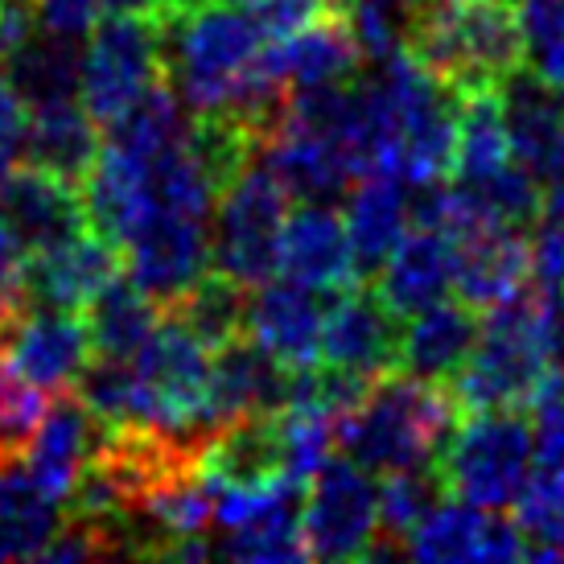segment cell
Masks as SVG:
<instances>
[{"label":"cell","mask_w":564,"mask_h":564,"mask_svg":"<svg viewBox=\"0 0 564 564\" xmlns=\"http://www.w3.org/2000/svg\"><path fill=\"white\" fill-rule=\"evenodd\" d=\"M457 424V404L445 388L404 371L379 376L355 408L334 416V449L371 474L437 462Z\"/></svg>","instance_id":"cell-1"},{"label":"cell","mask_w":564,"mask_h":564,"mask_svg":"<svg viewBox=\"0 0 564 564\" xmlns=\"http://www.w3.org/2000/svg\"><path fill=\"white\" fill-rule=\"evenodd\" d=\"M408 54L454 91H499L528 66L516 0H421Z\"/></svg>","instance_id":"cell-2"},{"label":"cell","mask_w":564,"mask_h":564,"mask_svg":"<svg viewBox=\"0 0 564 564\" xmlns=\"http://www.w3.org/2000/svg\"><path fill=\"white\" fill-rule=\"evenodd\" d=\"M158 30L165 42V79L189 116L223 111L268 46L239 0H198Z\"/></svg>","instance_id":"cell-3"},{"label":"cell","mask_w":564,"mask_h":564,"mask_svg":"<svg viewBox=\"0 0 564 564\" xmlns=\"http://www.w3.org/2000/svg\"><path fill=\"white\" fill-rule=\"evenodd\" d=\"M552 376L544 350V297L532 284L516 297L482 310V329L466 367L449 379V400L457 412L486 408H528L540 383Z\"/></svg>","instance_id":"cell-4"},{"label":"cell","mask_w":564,"mask_h":564,"mask_svg":"<svg viewBox=\"0 0 564 564\" xmlns=\"http://www.w3.org/2000/svg\"><path fill=\"white\" fill-rule=\"evenodd\" d=\"M532 433L519 408L466 412V421L454 424L437 457L445 490L482 511L511 507L532 478Z\"/></svg>","instance_id":"cell-5"},{"label":"cell","mask_w":564,"mask_h":564,"mask_svg":"<svg viewBox=\"0 0 564 564\" xmlns=\"http://www.w3.org/2000/svg\"><path fill=\"white\" fill-rule=\"evenodd\" d=\"M289 189L276 182L260 158H251L231 186L215 203V236H210V268L256 289L276 276V248L289 219Z\"/></svg>","instance_id":"cell-6"},{"label":"cell","mask_w":564,"mask_h":564,"mask_svg":"<svg viewBox=\"0 0 564 564\" xmlns=\"http://www.w3.org/2000/svg\"><path fill=\"white\" fill-rule=\"evenodd\" d=\"M83 50L79 104L99 132L120 120L158 79H165V42L153 17L108 13L87 33Z\"/></svg>","instance_id":"cell-7"},{"label":"cell","mask_w":564,"mask_h":564,"mask_svg":"<svg viewBox=\"0 0 564 564\" xmlns=\"http://www.w3.org/2000/svg\"><path fill=\"white\" fill-rule=\"evenodd\" d=\"M379 535V486L371 470L329 457L305 482L301 540L305 561H362Z\"/></svg>","instance_id":"cell-8"},{"label":"cell","mask_w":564,"mask_h":564,"mask_svg":"<svg viewBox=\"0 0 564 564\" xmlns=\"http://www.w3.org/2000/svg\"><path fill=\"white\" fill-rule=\"evenodd\" d=\"M400 314L379 297V289L367 281L346 284L329 293V305H322L317 359L362 379H379L400 362Z\"/></svg>","instance_id":"cell-9"},{"label":"cell","mask_w":564,"mask_h":564,"mask_svg":"<svg viewBox=\"0 0 564 564\" xmlns=\"http://www.w3.org/2000/svg\"><path fill=\"white\" fill-rule=\"evenodd\" d=\"M120 251L128 276L165 310L210 268V219L153 210Z\"/></svg>","instance_id":"cell-10"},{"label":"cell","mask_w":564,"mask_h":564,"mask_svg":"<svg viewBox=\"0 0 564 564\" xmlns=\"http://www.w3.org/2000/svg\"><path fill=\"white\" fill-rule=\"evenodd\" d=\"M0 343H4L17 371L46 395L70 392L87 359H91L83 314H70V310L25 305L9 326L0 329Z\"/></svg>","instance_id":"cell-11"},{"label":"cell","mask_w":564,"mask_h":564,"mask_svg":"<svg viewBox=\"0 0 564 564\" xmlns=\"http://www.w3.org/2000/svg\"><path fill=\"white\" fill-rule=\"evenodd\" d=\"M120 272V251L95 231L63 239L54 248L30 251L21 268V293L25 305L37 310H70L83 314L87 301Z\"/></svg>","instance_id":"cell-12"},{"label":"cell","mask_w":564,"mask_h":564,"mask_svg":"<svg viewBox=\"0 0 564 564\" xmlns=\"http://www.w3.org/2000/svg\"><path fill=\"white\" fill-rule=\"evenodd\" d=\"M0 219L13 227V236L21 239L25 251L54 248V243L87 231L79 186L42 165H30V161H17L4 177Z\"/></svg>","instance_id":"cell-13"},{"label":"cell","mask_w":564,"mask_h":564,"mask_svg":"<svg viewBox=\"0 0 564 564\" xmlns=\"http://www.w3.org/2000/svg\"><path fill=\"white\" fill-rule=\"evenodd\" d=\"M276 272L326 297L346 284H359L343 215L329 203H305L301 210H289L276 248Z\"/></svg>","instance_id":"cell-14"},{"label":"cell","mask_w":564,"mask_h":564,"mask_svg":"<svg viewBox=\"0 0 564 564\" xmlns=\"http://www.w3.org/2000/svg\"><path fill=\"white\" fill-rule=\"evenodd\" d=\"M289 376L293 367L272 359L264 346L239 334L219 350H210V416L215 424H231L243 416H264V412H281L289 404Z\"/></svg>","instance_id":"cell-15"},{"label":"cell","mask_w":564,"mask_h":564,"mask_svg":"<svg viewBox=\"0 0 564 564\" xmlns=\"http://www.w3.org/2000/svg\"><path fill=\"white\" fill-rule=\"evenodd\" d=\"M528 289V236L478 223L454 236V293L478 314Z\"/></svg>","instance_id":"cell-16"},{"label":"cell","mask_w":564,"mask_h":564,"mask_svg":"<svg viewBox=\"0 0 564 564\" xmlns=\"http://www.w3.org/2000/svg\"><path fill=\"white\" fill-rule=\"evenodd\" d=\"M79 198H83L87 231L108 239L111 248L120 251L128 243V236L153 215L149 161L104 144L95 165L87 170V177L79 182Z\"/></svg>","instance_id":"cell-17"},{"label":"cell","mask_w":564,"mask_h":564,"mask_svg":"<svg viewBox=\"0 0 564 564\" xmlns=\"http://www.w3.org/2000/svg\"><path fill=\"white\" fill-rule=\"evenodd\" d=\"M95 441H99V421L83 408L79 395L54 392L21 466L46 499L66 502V495L75 490V478L91 457Z\"/></svg>","instance_id":"cell-18"},{"label":"cell","mask_w":564,"mask_h":564,"mask_svg":"<svg viewBox=\"0 0 564 564\" xmlns=\"http://www.w3.org/2000/svg\"><path fill=\"white\" fill-rule=\"evenodd\" d=\"M482 329V314L466 301H437L429 310L408 314V326L400 329V362L395 371L412 379L449 388V379L466 367L474 343Z\"/></svg>","instance_id":"cell-19"},{"label":"cell","mask_w":564,"mask_h":564,"mask_svg":"<svg viewBox=\"0 0 564 564\" xmlns=\"http://www.w3.org/2000/svg\"><path fill=\"white\" fill-rule=\"evenodd\" d=\"M243 334L264 346L284 367H310L317 362L322 338V301L314 289L297 281H264L248 289V322Z\"/></svg>","instance_id":"cell-20"},{"label":"cell","mask_w":564,"mask_h":564,"mask_svg":"<svg viewBox=\"0 0 564 564\" xmlns=\"http://www.w3.org/2000/svg\"><path fill=\"white\" fill-rule=\"evenodd\" d=\"M268 170L276 173V182L289 189V198L297 203H334L343 198L346 189L355 186L359 165L350 161V153H343L334 141L301 132L293 124H276L264 137L260 153Z\"/></svg>","instance_id":"cell-21"},{"label":"cell","mask_w":564,"mask_h":564,"mask_svg":"<svg viewBox=\"0 0 564 564\" xmlns=\"http://www.w3.org/2000/svg\"><path fill=\"white\" fill-rule=\"evenodd\" d=\"M376 276L379 297L400 317L437 305L454 293V236L433 227H408Z\"/></svg>","instance_id":"cell-22"},{"label":"cell","mask_w":564,"mask_h":564,"mask_svg":"<svg viewBox=\"0 0 564 564\" xmlns=\"http://www.w3.org/2000/svg\"><path fill=\"white\" fill-rule=\"evenodd\" d=\"M343 223H346V236H350V251H355L359 281L376 276L379 264L388 260V251L412 227V219H408V182L383 170L355 177V186L346 189Z\"/></svg>","instance_id":"cell-23"},{"label":"cell","mask_w":564,"mask_h":564,"mask_svg":"<svg viewBox=\"0 0 564 564\" xmlns=\"http://www.w3.org/2000/svg\"><path fill=\"white\" fill-rule=\"evenodd\" d=\"M260 63L284 83V87H314V83H343L355 79L362 66V54L346 30L343 13L322 17L305 30L289 33L281 42H268Z\"/></svg>","instance_id":"cell-24"},{"label":"cell","mask_w":564,"mask_h":564,"mask_svg":"<svg viewBox=\"0 0 564 564\" xmlns=\"http://www.w3.org/2000/svg\"><path fill=\"white\" fill-rule=\"evenodd\" d=\"M99 149H104V132L83 111L79 99H58V104H42V108L25 111L21 161L42 165V170L79 186L99 158Z\"/></svg>","instance_id":"cell-25"},{"label":"cell","mask_w":564,"mask_h":564,"mask_svg":"<svg viewBox=\"0 0 564 564\" xmlns=\"http://www.w3.org/2000/svg\"><path fill=\"white\" fill-rule=\"evenodd\" d=\"M161 322V305L128 272H116L83 310L87 343L99 359H137Z\"/></svg>","instance_id":"cell-26"},{"label":"cell","mask_w":564,"mask_h":564,"mask_svg":"<svg viewBox=\"0 0 564 564\" xmlns=\"http://www.w3.org/2000/svg\"><path fill=\"white\" fill-rule=\"evenodd\" d=\"M83 37L37 30L21 50H13L0 75L13 87V95L30 108L58 104V99H79V70H83Z\"/></svg>","instance_id":"cell-27"},{"label":"cell","mask_w":564,"mask_h":564,"mask_svg":"<svg viewBox=\"0 0 564 564\" xmlns=\"http://www.w3.org/2000/svg\"><path fill=\"white\" fill-rule=\"evenodd\" d=\"M58 502L46 499L21 462L0 466V561H33L58 528Z\"/></svg>","instance_id":"cell-28"},{"label":"cell","mask_w":564,"mask_h":564,"mask_svg":"<svg viewBox=\"0 0 564 564\" xmlns=\"http://www.w3.org/2000/svg\"><path fill=\"white\" fill-rule=\"evenodd\" d=\"M165 314L206 346V350H219L223 343H231L243 334L248 322V289L231 276H223L215 268H206L198 281L189 284L182 297H173L165 305Z\"/></svg>","instance_id":"cell-29"},{"label":"cell","mask_w":564,"mask_h":564,"mask_svg":"<svg viewBox=\"0 0 564 564\" xmlns=\"http://www.w3.org/2000/svg\"><path fill=\"white\" fill-rule=\"evenodd\" d=\"M486 523L490 511L474 507L466 499H445L408 532L404 556L416 561H482L486 556Z\"/></svg>","instance_id":"cell-30"},{"label":"cell","mask_w":564,"mask_h":564,"mask_svg":"<svg viewBox=\"0 0 564 564\" xmlns=\"http://www.w3.org/2000/svg\"><path fill=\"white\" fill-rule=\"evenodd\" d=\"M511 161V141L502 124L499 91L462 95L457 116V144H454V182H478L486 173L502 170Z\"/></svg>","instance_id":"cell-31"},{"label":"cell","mask_w":564,"mask_h":564,"mask_svg":"<svg viewBox=\"0 0 564 564\" xmlns=\"http://www.w3.org/2000/svg\"><path fill=\"white\" fill-rule=\"evenodd\" d=\"M511 507L523 535V556L564 561V470H540L528 478Z\"/></svg>","instance_id":"cell-32"},{"label":"cell","mask_w":564,"mask_h":564,"mask_svg":"<svg viewBox=\"0 0 564 564\" xmlns=\"http://www.w3.org/2000/svg\"><path fill=\"white\" fill-rule=\"evenodd\" d=\"M445 495H449V490L441 482L437 462L392 470L383 478V486H379V535L404 549L408 532H412Z\"/></svg>","instance_id":"cell-33"},{"label":"cell","mask_w":564,"mask_h":564,"mask_svg":"<svg viewBox=\"0 0 564 564\" xmlns=\"http://www.w3.org/2000/svg\"><path fill=\"white\" fill-rule=\"evenodd\" d=\"M338 13L359 46L362 63H383L408 46L416 0H343Z\"/></svg>","instance_id":"cell-34"},{"label":"cell","mask_w":564,"mask_h":564,"mask_svg":"<svg viewBox=\"0 0 564 564\" xmlns=\"http://www.w3.org/2000/svg\"><path fill=\"white\" fill-rule=\"evenodd\" d=\"M46 404L50 395L17 371L4 343H0V466L25 457L37 424L46 416Z\"/></svg>","instance_id":"cell-35"},{"label":"cell","mask_w":564,"mask_h":564,"mask_svg":"<svg viewBox=\"0 0 564 564\" xmlns=\"http://www.w3.org/2000/svg\"><path fill=\"white\" fill-rule=\"evenodd\" d=\"M528 433H532L535 470H564V376L552 371L540 392L528 400Z\"/></svg>","instance_id":"cell-36"},{"label":"cell","mask_w":564,"mask_h":564,"mask_svg":"<svg viewBox=\"0 0 564 564\" xmlns=\"http://www.w3.org/2000/svg\"><path fill=\"white\" fill-rule=\"evenodd\" d=\"M528 284L540 297L564 293V223L552 215L528 227Z\"/></svg>","instance_id":"cell-37"},{"label":"cell","mask_w":564,"mask_h":564,"mask_svg":"<svg viewBox=\"0 0 564 564\" xmlns=\"http://www.w3.org/2000/svg\"><path fill=\"white\" fill-rule=\"evenodd\" d=\"M260 25L264 42H281L289 33L314 25L322 17H334L343 9V0H239Z\"/></svg>","instance_id":"cell-38"},{"label":"cell","mask_w":564,"mask_h":564,"mask_svg":"<svg viewBox=\"0 0 564 564\" xmlns=\"http://www.w3.org/2000/svg\"><path fill=\"white\" fill-rule=\"evenodd\" d=\"M37 25L63 37H87L104 17V0H33Z\"/></svg>","instance_id":"cell-39"},{"label":"cell","mask_w":564,"mask_h":564,"mask_svg":"<svg viewBox=\"0 0 564 564\" xmlns=\"http://www.w3.org/2000/svg\"><path fill=\"white\" fill-rule=\"evenodd\" d=\"M516 13L528 54L564 33V0H516Z\"/></svg>","instance_id":"cell-40"},{"label":"cell","mask_w":564,"mask_h":564,"mask_svg":"<svg viewBox=\"0 0 564 564\" xmlns=\"http://www.w3.org/2000/svg\"><path fill=\"white\" fill-rule=\"evenodd\" d=\"M21 141H25V104L0 75V165L21 161Z\"/></svg>","instance_id":"cell-41"},{"label":"cell","mask_w":564,"mask_h":564,"mask_svg":"<svg viewBox=\"0 0 564 564\" xmlns=\"http://www.w3.org/2000/svg\"><path fill=\"white\" fill-rule=\"evenodd\" d=\"M540 194H544V215L564 223V116H561V132H556V144H552L549 161L540 165Z\"/></svg>","instance_id":"cell-42"},{"label":"cell","mask_w":564,"mask_h":564,"mask_svg":"<svg viewBox=\"0 0 564 564\" xmlns=\"http://www.w3.org/2000/svg\"><path fill=\"white\" fill-rule=\"evenodd\" d=\"M528 63H532L535 79L549 83L552 91L564 95V33L552 37V42H544V46H535L532 54H528Z\"/></svg>","instance_id":"cell-43"},{"label":"cell","mask_w":564,"mask_h":564,"mask_svg":"<svg viewBox=\"0 0 564 564\" xmlns=\"http://www.w3.org/2000/svg\"><path fill=\"white\" fill-rule=\"evenodd\" d=\"M544 350H549L552 371L564 376V293L544 297Z\"/></svg>","instance_id":"cell-44"},{"label":"cell","mask_w":564,"mask_h":564,"mask_svg":"<svg viewBox=\"0 0 564 564\" xmlns=\"http://www.w3.org/2000/svg\"><path fill=\"white\" fill-rule=\"evenodd\" d=\"M153 4H158V0H104V13H137V17H153Z\"/></svg>","instance_id":"cell-45"},{"label":"cell","mask_w":564,"mask_h":564,"mask_svg":"<svg viewBox=\"0 0 564 564\" xmlns=\"http://www.w3.org/2000/svg\"><path fill=\"white\" fill-rule=\"evenodd\" d=\"M416 4H421V0H416Z\"/></svg>","instance_id":"cell-46"}]
</instances>
